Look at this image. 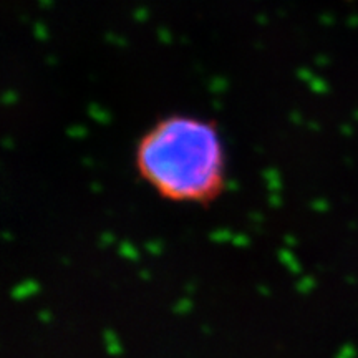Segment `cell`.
I'll use <instances>...</instances> for the list:
<instances>
[{"label": "cell", "instance_id": "cell-1", "mask_svg": "<svg viewBox=\"0 0 358 358\" xmlns=\"http://www.w3.org/2000/svg\"><path fill=\"white\" fill-rule=\"evenodd\" d=\"M133 164L158 197L207 206L227 186V154L217 123L192 113L163 114L136 139Z\"/></svg>", "mask_w": 358, "mask_h": 358}]
</instances>
